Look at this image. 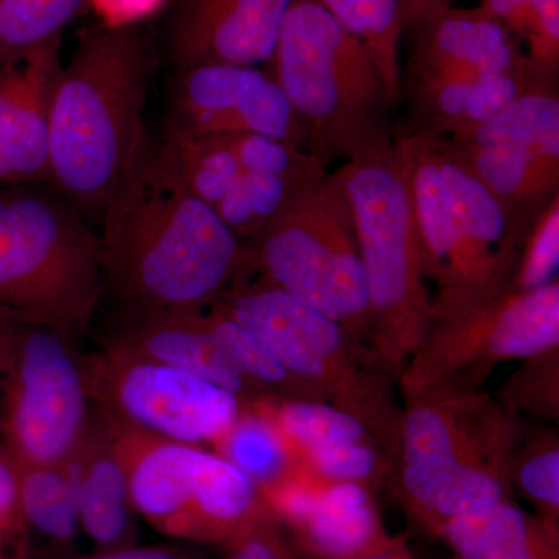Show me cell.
<instances>
[{
	"instance_id": "obj_1",
	"label": "cell",
	"mask_w": 559,
	"mask_h": 559,
	"mask_svg": "<svg viewBox=\"0 0 559 559\" xmlns=\"http://www.w3.org/2000/svg\"><path fill=\"white\" fill-rule=\"evenodd\" d=\"M100 218L103 299L114 310H197L245 277V242L187 186L167 139L150 143Z\"/></svg>"
},
{
	"instance_id": "obj_2",
	"label": "cell",
	"mask_w": 559,
	"mask_h": 559,
	"mask_svg": "<svg viewBox=\"0 0 559 559\" xmlns=\"http://www.w3.org/2000/svg\"><path fill=\"white\" fill-rule=\"evenodd\" d=\"M153 50L139 28H83L51 95L49 179L80 213L100 216L138 167L146 134Z\"/></svg>"
},
{
	"instance_id": "obj_3",
	"label": "cell",
	"mask_w": 559,
	"mask_h": 559,
	"mask_svg": "<svg viewBox=\"0 0 559 559\" xmlns=\"http://www.w3.org/2000/svg\"><path fill=\"white\" fill-rule=\"evenodd\" d=\"M400 419V498L430 535L452 518L511 499L521 444L514 411L479 389L440 388L406 396Z\"/></svg>"
},
{
	"instance_id": "obj_4",
	"label": "cell",
	"mask_w": 559,
	"mask_h": 559,
	"mask_svg": "<svg viewBox=\"0 0 559 559\" xmlns=\"http://www.w3.org/2000/svg\"><path fill=\"white\" fill-rule=\"evenodd\" d=\"M393 139L409 186L425 278L441 296L511 289L533 227L500 204L447 139L404 131Z\"/></svg>"
},
{
	"instance_id": "obj_5",
	"label": "cell",
	"mask_w": 559,
	"mask_h": 559,
	"mask_svg": "<svg viewBox=\"0 0 559 559\" xmlns=\"http://www.w3.org/2000/svg\"><path fill=\"white\" fill-rule=\"evenodd\" d=\"M336 173L352 205L369 296L367 344L400 378L430 325L409 186L395 139L349 157Z\"/></svg>"
},
{
	"instance_id": "obj_6",
	"label": "cell",
	"mask_w": 559,
	"mask_h": 559,
	"mask_svg": "<svg viewBox=\"0 0 559 559\" xmlns=\"http://www.w3.org/2000/svg\"><path fill=\"white\" fill-rule=\"evenodd\" d=\"M266 69L299 114L308 148L325 159L392 142L377 64L322 0H293Z\"/></svg>"
},
{
	"instance_id": "obj_7",
	"label": "cell",
	"mask_w": 559,
	"mask_h": 559,
	"mask_svg": "<svg viewBox=\"0 0 559 559\" xmlns=\"http://www.w3.org/2000/svg\"><path fill=\"white\" fill-rule=\"evenodd\" d=\"M103 301L100 242L60 193H0V310L70 341L90 334Z\"/></svg>"
},
{
	"instance_id": "obj_8",
	"label": "cell",
	"mask_w": 559,
	"mask_h": 559,
	"mask_svg": "<svg viewBox=\"0 0 559 559\" xmlns=\"http://www.w3.org/2000/svg\"><path fill=\"white\" fill-rule=\"evenodd\" d=\"M245 245V277L288 290L367 342L366 275L352 205L336 173L308 183Z\"/></svg>"
},
{
	"instance_id": "obj_9",
	"label": "cell",
	"mask_w": 559,
	"mask_h": 559,
	"mask_svg": "<svg viewBox=\"0 0 559 559\" xmlns=\"http://www.w3.org/2000/svg\"><path fill=\"white\" fill-rule=\"evenodd\" d=\"M106 418L139 518L160 535L193 546L227 547L270 516L259 487L216 452Z\"/></svg>"
},
{
	"instance_id": "obj_10",
	"label": "cell",
	"mask_w": 559,
	"mask_h": 559,
	"mask_svg": "<svg viewBox=\"0 0 559 559\" xmlns=\"http://www.w3.org/2000/svg\"><path fill=\"white\" fill-rule=\"evenodd\" d=\"M209 305L259 336L316 399L385 428L390 374L366 341L288 290L255 277L240 280Z\"/></svg>"
},
{
	"instance_id": "obj_11",
	"label": "cell",
	"mask_w": 559,
	"mask_h": 559,
	"mask_svg": "<svg viewBox=\"0 0 559 559\" xmlns=\"http://www.w3.org/2000/svg\"><path fill=\"white\" fill-rule=\"evenodd\" d=\"M559 345V282L498 296H439L425 340L400 374L406 396L430 389H479L492 367Z\"/></svg>"
},
{
	"instance_id": "obj_12",
	"label": "cell",
	"mask_w": 559,
	"mask_h": 559,
	"mask_svg": "<svg viewBox=\"0 0 559 559\" xmlns=\"http://www.w3.org/2000/svg\"><path fill=\"white\" fill-rule=\"evenodd\" d=\"M76 342L25 323L0 393V443L21 465H64L90 426Z\"/></svg>"
},
{
	"instance_id": "obj_13",
	"label": "cell",
	"mask_w": 559,
	"mask_h": 559,
	"mask_svg": "<svg viewBox=\"0 0 559 559\" xmlns=\"http://www.w3.org/2000/svg\"><path fill=\"white\" fill-rule=\"evenodd\" d=\"M81 366L95 409L157 439L213 444L246 403L197 374L110 349H81Z\"/></svg>"
},
{
	"instance_id": "obj_14",
	"label": "cell",
	"mask_w": 559,
	"mask_h": 559,
	"mask_svg": "<svg viewBox=\"0 0 559 559\" xmlns=\"http://www.w3.org/2000/svg\"><path fill=\"white\" fill-rule=\"evenodd\" d=\"M447 140L527 226L535 227L559 200V84L530 91L479 127Z\"/></svg>"
},
{
	"instance_id": "obj_15",
	"label": "cell",
	"mask_w": 559,
	"mask_h": 559,
	"mask_svg": "<svg viewBox=\"0 0 559 559\" xmlns=\"http://www.w3.org/2000/svg\"><path fill=\"white\" fill-rule=\"evenodd\" d=\"M178 73L168 138L248 132L308 148L299 114L266 68L218 62Z\"/></svg>"
},
{
	"instance_id": "obj_16",
	"label": "cell",
	"mask_w": 559,
	"mask_h": 559,
	"mask_svg": "<svg viewBox=\"0 0 559 559\" xmlns=\"http://www.w3.org/2000/svg\"><path fill=\"white\" fill-rule=\"evenodd\" d=\"M261 496L290 543L311 559H364L396 540L367 485L323 480L300 466Z\"/></svg>"
},
{
	"instance_id": "obj_17",
	"label": "cell",
	"mask_w": 559,
	"mask_h": 559,
	"mask_svg": "<svg viewBox=\"0 0 559 559\" xmlns=\"http://www.w3.org/2000/svg\"><path fill=\"white\" fill-rule=\"evenodd\" d=\"M293 0H175L168 51L176 69L267 68Z\"/></svg>"
},
{
	"instance_id": "obj_18",
	"label": "cell",
	"mask_w": 559,
	"mask_h": 559,
	"mask_svg": "<svg viewBox=\"0 0 559 559\" xmlns=\"http://www.w3.org/2000/svg\"><path fill=\"white\" fill-rule=\"evenodd\" d=\"M411 32L412 50L401 79L403 87L477 81L491 73L533 66L520 39L481 5L450 7L419 22Z\"/></svg>"
},
{
	"instance_id": "obj_19",
	"label": "cell",
	"mask_w": 559,
	"mask_h": 559,
	"mask_svg": "<svg viewBox=\"0 0 559 559\" xmlns=\"http://www.w3.org/2000/svg\"><path fill=\"white\" fill-rule=\"evenodd\" d=\"M61 43L0 61V182L49 179V117Z\"/></svg>"
},
{
	"instance_id": "obj_20",
	"label": "cell",
	"mask_w": 559,
	"mask_h": 559,
	"mask_svg": "<svg viewBox=\"0 0 559 559\" xmlns=\"http://www.w3.org/2000/svg\"><path fill=\"white\" fill-rule=\"evenodd\" d=\"M95 341L97 347L197 374L241 400L259 399L202 325L198 310H114L98 326Z\"/></svg>"
},
{
	"instance_id": "obj_21",
	"label": "cell",
	"mask_w": 559,
	"mask_h": 559,
	"mask_svg": "<svg viewBox=\"0 0 559 559\" xmlns=\"http://www.w3.org/2000/svg\"><path fill=\"white\" fill-rule=\"evenodd\" d=\"M64 465L75 488L81 532L95 549L138 546L139 514L132 502L130 477L102 411L92 409L90 426Z\"/></svg>"
},
{
	"instance_id": "obj_22",
	"label": "cell",
	"mask_w": 559,
	"mask_h": 559,
	"mask_svg": "<svg viewBox=\"0 0 559 559\" xmlns=\"http://www.w3.org/2000/svg\"><path fill=\"white\" fill-rule=\"evenodd\" d=\"M441 538L459 559H559V527L511 499L452 518Z\"/></svg>"
},
{
	"instance_id": "obj_23",
	"label": "cell",
	"mask_w": 559,
	"mask_h": 559,
	"mask_svg": "<svg viewBox=\"0 0 559 559\" xmlns=\"http://www.w3.org/2000/svg\"><path fill=\"white\" fill-rule=\"evenodd\" d=\"M14 465L21 509L35 555L40 546L50 558L79 559L76 546L83 532L75 488L66 465Z\"/></svg>"
},
{
	"instance_id": "obj_24",
	"label": "cell",
	"mask_w": 559,
	"mask_h": 559,
	"mask_svg": "<svg viewBox=\"0 0 559 559\" xmlns=\"http://www.w3.org/2000/svg\"><path fill=\"white\" fill-rule=\"evenodd\" d=\"M213 447L216 454L245 473L260 492L288 479L300 468L289 441L253 401H246L240 417Z\"/></svg>"
},
{
	"instance_id": "obj_25",
	"label": "cell",
	"mask_w": 559,
	"mask_h": 559,
	"mask_svg": "<svg viewBox=\"0 0 559 559\" xmlns=\"http://www.w3.org/2000/svg\"><path fill=\"white\" fill-rule=\"evenodd\" d=\"M289 441L297 457L305 452L373 440L371 425L355 412L344 409L329 401L308 399L252 400Z\"/></svg>"
},
{
	"instance_id": "obj_26",
	"label": "cell",
	"mask_w": 559,
	"mask_h": 559,
	"mask_svg": "<svg viewBox=\"0 0 559 559\" xmlns=\"http://www.w3.org/2000/svg\"><path fill=\"white\" fill-rule=\"evenodd\" d=\"M197 310L210 336L218 342L259 399L318 400L252 331L210 305Z\"/></svg>"
},
{
	"instance_id": "obj_27",
	"label": "cell",
	"mask_w": 559,
	"mask_h": 559,
	"mask_svg": "<svg viewBox=\"0 0 559 559\" xmlns=\"http://www.w3.org/2000/svg\"><path fill=\"white\" fill-rule=\"evenodd\" d=\"M325 9L369 51L377 64L390 106L403 97L400 40L403 35L400 0H322Z\"/></svg>"
},
{
	"instance_id": "obj_28",
	"label": "cell",
	"mask_w": 559,
	"mask_h": 559,
	"mask_svg": "<svg viewBox=\"0 0 559 559\" xmlns=\"http://www.w3.org/2000/svg\"><path fill=\"white\" fill-rule=\"evenodd\" d=\"M90 0H0V61L62 38Z\"/></svg>"
},
{
	"instance_id": "obj_29",
	"label": "cell",
	"mask_w": 559,
	"mask_h": 559,
	"mask_svg": "<svg viewBox=\"0 0 559 559\" xmlns=\"http://www.w3.org/2000/svg\"><path fill=\"white\" fill-rule=\"evenodd\" d=\"M522 44L539 72L559 80V0H480Z\"/></svg>"
},
{
	"instance_id": "obj_30",
	"label": "cell",
	"mask_w": 559,
	"mask_h": 559,
	"mask_svg": "<svg viewBox=\"0 0 559 559\" xmlns=\"http://www.w3.org/2000/svg\"><path fill=\"white\" fill-rule=\"evenodd\" d=\"M511 487L536 507L544 520H559V447L555 433L535 437L527 447L518 448L511 462Z\"/></svg>"
},
{
	"instance_id": "obj_31",
	"label": "cell",
	"mask_w": 559,
	"mask_h": 559,
	"mask_svg": "<svg viewBox=\"0 0 559 559\" xmlns=\"http://www.w3.org/2000/svg\"><path fill=\"white\" fill-rule=\"evenodd\" d=\"M300 465L314 476L330 481H353L371 488L385 471L384 457L377 441L364 440L340 447L305 452Z\"/></svg>"
},
{
	"instance_id": "obj_32",
	"label": "cell",
	"mask_w": 559,
	"mask_h": 559,
	"mask_svg": "<svg viewBox=\"0 0 559 559\" xmlns=\"http://www.w3.org/2000/svg\"><path fill=\"white\" fill-rule=\"evenodd\" d=\"M559 200L540 216L525 241L511 289L533 290L558 280Z\"/></svg>"
},
{
	"instance_id": "obj_33",
	"label": "cell",
	"mask_w": 559,
	"mask_h": 559,
	"mask_svg": "<svg viewBox=\"0 0 559 559\" xmlns=\"http://www.w3.org/2000/svg\"><path fill=\"white\" fill-rule=\"evenodd\" d=\"M0 559H36L17 495L16 465L0 443Z\"/></svg>"
},
{
	"instance_id": "obj_34",
	"label": "cell",
	"mask_w": 559,
	"mask_h": 559,
	"mask_svg": "<svg viewBox=\"0 0 559 559\" xmlns=\"http://www.w3.org/2000/svg\"><path fill=\"white\" fill-rule=\"evenodd\" d=\"M528 360L506 388V395L499 399L506 407L511 404L535 407L539 414L558 412V348Z\"/></svg>"
},
{
	"instance_id": "obj_35",
	"label": "cell",
	"mask_w": 559,
	"mask_h": 559,
	"mask_svg": "<svg viewBox=\"0 0 559 559\" xmlns=\"http://www.w3.org/2000/svg\"><path fill=\"white\" fill-rule=\"evenodd\" d=\"M226 549L224 559H300L272 514L253 524Z\"/></svg>"
},
{
	"instance_id": "obj_36",
	"label": "cell",
	"mask_w": 559,
	"mask_h": 559,
	"mask_svg": "<svg viewBox=\"0 0 559 559\" xmlns=\"http://www.w3.org/2000/svg\"><path fill=\"white\" fill-rule=\"evenodd\" d=\"M79 559H205L204 554L193 544L167 543L150 546H132L127 549L95 551L87 558Z\"/></svg>"
},
{
	"instance_id": "obj_37",
	"label": "cell",
	"mask_w": 559,
	"mask_h": 559,
	"mask_svg": "<svg viewBox=\"0 0 559 559\" xmlns=\"http://www.w3.org/2000/svg\"><path fill=\"white\" fill-rule=\"evenodd\" d=\"M25 322L10 312L0 310V393L13 364Z\"/></svg>"
},
{
	"instance_id": "obj_38",
	"label": "cell",
	"mask_w": 559,
	"mask_h": 559,
	"mask_svg": "<svg viewBox=\"0 0 559 559\" xmlns=\"http://www.w3.org/2000/svg\"><path fill=\"white\" fill-rule=\"evenodd\" d=\"M454 0H400L401 22L404 28H414L419 22L450 9Z\"/></svg>"
},
{
	"instance_id": "obj_39",
	"label": "cell",
	"mask_w": 559,
	"mask_h": 559,
	"mask_svg": "<svg viewBox=\"0 0 559 559\" xmlns=\"http://www.w3.org/2000/svg\"><path fill=\"white\" fill-rule=\"evenodd\" d=\"M364 559H414V555H412L406 540L396 538L393 546H390L389 549L382 550L380 554L370 555V557Z\"/></svg>"
}]
</instances>
